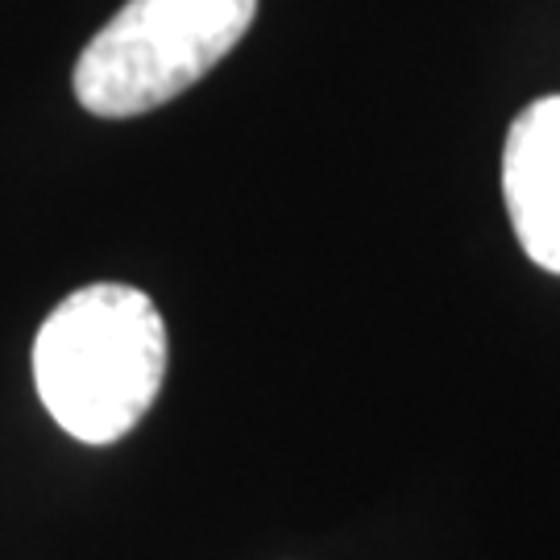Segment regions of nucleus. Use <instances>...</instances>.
<instances>
[{
  "mask_svg": "<svg viewBox=\"0 0 560 560\" xmlns=\"http://www.w3.org/2000/svg\"><path fill=\"white\" fill-rule=\"evenodd\" d=\"M166 378V324L154 300L125 282H92L46 316L34 340V382L67 436L117 444L154 407Z\"/></svg>",
  "mask_w": 560,
  "mask_h": 560,
  "instance_id": "nucleus-1",
  "label": "nucleus"
},
{
  "mask_svg": "<svg viewBox=\"0 0 560 560\" xmlns=\"http://www.w3.org/2000/svg\"><path fill=\"white\" fill-rule=\"evenodd\" d=\"M258 0H129L75 62L92 117H141L200 83L254 25Z\"/></svg>",
  "mask_w": 560,
  "mask_h": 560,
  "instance_id": "nucleus-2",
  "label": "nucleus"
},
{
  "mask_svg": "<svg viewBox=\"0 0 560 560\" xmlns=\"http://www.w3.org/2000/svg\"><path fill=\"white\" fill-rule=\"evenodd\" d=\"M502 196L523 254L560 275V96L515 117L502 150Z\"/></svg>",
  "mask_w": 560,
  "mask_h": 560,
  "instance_id": "nucleus-3",
  "label": "nucleus"
}]
</instances>
